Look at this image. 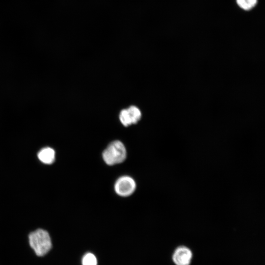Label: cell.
<instances>
[{"label": "cell", "mask_w": 265, "mask_h": 265, "mask_svg": "<svg viewBox=\"0 0 265 265\" xmlns=\"http://www.w3.org/2000/svg\"><path fill=\"white\" fill-rule=\"evenodd\" d=\"M97 259L92 253H87L82 259V265H97Z\"/></svg>", "instance_id": "8"}, {"label": "cell", "mask_w": 265, "mask_h": 265, "mask_svg": "<svg viewBox=\"0 0 265 265\" xmlns=\"http://www.w3.org/2000/svg\"><path fill=\"white\" fill-rule=\"evenodd\" d=\"M257 0H237L238 5L244 10H249L256 4Z\"/></svg>", "instance_id": "7"}, {"label": "cell", "mask_w": 265, "mask_h": 265, "mask_svg": "<svg viewBox=\"0 0 265 265\" xmlns=\"http://www.w3.org/2000/svg\"><path fill=\"white\" fill-rule=\"evenodd\" d=\"M141 113L139 109L135 106H131L122 109L119 114V119L125 126H129L137 123L140 119Z\"/></svg>", "instance_id": "5"}, {"label": "cell", "mask_w": 265, "mask_h": 265, "mask_svg": "<svg viewBox=\"0 0 265 265\" xmlns=\"http://www.w3.org/2000/svg\"><path fill=\"white\" fill-rule=\"evenodd\" d=\"M192 258V251L185 245L177 247L172 255V260L175 265H190Z\"/></svg>", "instance_id": "4"}, {"label": "cell", "mask_w": 265, "mask_h": 265, "mask_svg": "<svg viewBox=\"0 0 265 265\" xmlns=\"http://www.w3.org/2000/svg\"><path fill=\"white\" fill-rule=\"evenodd\" d=\"M29 243L31 248L38 256L46 255L52 248V241L48 232L38 229L28 236Z\"/></svg>", "instance_id": "1"}, {"label": "cell", "mask_w": 265, "mask_h": 265, "mask_svg": "<svg viewBox=\"0 0 265 265\" xmlns=\"http://www.w3.org/2000/svg\"><path fill=\"white\" fill-rule=\"evenodd\" d=\"M127 157V151L124 144L119 140L111 142L104 150L102 158L108 165L123 162Z\"/></svg>", "instance_id": "2"}, {"label": "cell", "mask_w": 265, "mask_h": 265, "mask_svg": "<svg viewBox=\"0 0 265 265\" xmlns=\"http://www.w3.org/2000/svg\"><path fill=\"white\" fill-rule=\"evenodd\" d=\"M38 157L42 162L46 164H51L55 159V152L51 148H45L38 153Z\"/></svg>", "instance_id": "6"}, {"label": "cell", "mask_w": 265, "mask_h": 265, "mask_svg": "<svg viewBox=\"0 0 265 265\" xmlns=\"http://www.w3.org/2000/svg\"><path fill=\"white\" fill-rule=\"evenodd\" d=\"M114 188L118 195L128 197L134 192L136 189V183L132 177L127 175L123 176L116 181Z\"/></svg>", "instance_id": "3"}]
</instances>
